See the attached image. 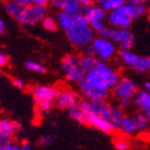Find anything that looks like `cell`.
<instances>
[{
	"mask_svg": "<svg viewBox=\"0 0 150 150\" xmlns=\"http://www.w3.org/2000/svg\"><path fill=\"white\" fill-rule=\"evenodd\" d=\"M71 17V25L67 30H65L69 42L78 48H83L91 44L95 39V30L90 26L85 15L81 12Z\"/></svg>",
	"mask_w": 150,
	"mask_h": 150,
	"instance_id": "obj_1",
	"label": "cell"
},
{
	"mask_svg": "<svg viewBox=\"0 0 150 150\" xmlns=\"http://www.w3.org/2000/svg\"><path fill=\"white\" fill-rule=\"evenodd\" d=\"M84 79L93 85L110 90L119 81L120 76L115 67L108 64L106 61L99 59L95 67L85 73Z\"/></svg>",
	"mask_w": 150,
	"mask_h": 150,
	"instance_id": "obj_2",
	"label": "cell"
},
{
	"mask_svg": "<svg viewBox=\"0 0 150 150\" xmlns=\"http://www.w3.org/2000/svg\"><path fill=\"white\" fill-rule=\"evenodd\" d=\"M102 37H106L117 44L121 50H129L134 45V37L129 28H108L106 26L99 34Z\"/></svg>",
	"mask_w": 150,
	"mask_h": 150,
	"instance_id": "obj_3",
	"label": "cell"
},
{
	"mask_svg": "<svg viewBox=\"0 0 150 150\" xmlns=\"http://www.w3.org/2000/svg\"><path fill=\"white\" fill-rule=\"evenodd\" d=\"M82 13L87 18L90 26L93 28L95 33L100 34L107 26L105 24V19L107 18V12L102 6L93 2L89 4L83 5Z\"/></svg>",
	"mask_w": 150,
	"mask_h": 150,
	"instance_id": "obj_4",
	"label": "cell"
},
{
	"mask_svg": "<svg viewBox=\"0 0 150 150\" xmlns=\"http://www.w3.org/2000/svg\"><path fill=\"white\" fill-rule=\"evenodd\" d=\"M61 67L69 82L79 83L85 77V71L81 67L80 58L76 55H66L61 60Z\"/></svg>",
	"mask_w": 150,
	"mask_h": 150,
	"instance_id": "obj_5",
	"label": "cell"
},
{
	"mask_svg": "<svg viewBox=\"0 0 150 150\" xmlns=\"http://www.w3.org/2000/svg\"><path fill=\"white\" fill-rule=\"evenodd\" d=\"M46 16V8L45 5L30 3L24 5L16 17V20L23 25H35L41 23Z\"/></svg>",
	"mask_w": 150,
	"mask_h": 150,
	"instance_id": "obj_6",
	"label": "cell"
},
{
	"mask_svg": "<svg viewBox=\"0 0 150 150\" xmlns=\"http://www.w3.org/2000/svg\"><path fill=\"white\" fill-rule=\"evenodd\" d=\"M91 46L95 50L96 57L103 61L111 60L117 54V48H115V43L108 38L102 37L100 35L93 40Z\"/></svg>",
	"mask_w": 150,
	"mask_h": 150,
	"instance_id": "obj_7",
	"label": "cell"
},
{
	"mask_svg": "<svg viewBox=\"0 0 150 150\" xmlns=\"http://www.w3.org/2000/svg\"><path fill=\"white\" fill-rule=\"evenodd\" d=\"M138 91V85L130 78H120L112 87V93L119 101L123 99H133Z\"/></svg>",
	"mask_w": 150,
	"mask_h": 150,
	"instance_id": "obj_8",
	"label": "cell"
},
{
	"mask_svg": "<svg viewBox=\"0 0 150 150\" xmlns=\"http://www.w3.org/2000/svg\"><path fill=\"white\" fill-rule=\"evenodd\" d=\"M79 105L85 110L87 115H100L105 120L110 108V104H108L105 100H89L86 98L80 101Z\"/></svg>",
	"mask_w": 150,
	"mask_h": 150,
	"instance_id": "obj_9",
	"label": "cell"
},
{
	"mask_svg": "<svg viewBox=\"0 0 150 150\" xmlns=\"http://www.w3.org/2000/svg\"><path fill=\"white\" fill-rule=\"evenodd\" d=\"M80 100L78 95L68 88H62L59 89V93L55 100V104L58 108L63 110H69L71 108L79 105Z\"/></svg>",
	"mask_w": 150,
	"mask_h": 150,
	"instance_id": "obj_10",
	"label": "cell"
},
{
	"mask_svg": "<svg viewBox=\"0 0 150 150\" xmlns=\"http://www.w3.org/2000/svg\"><path fill=\"white\" fill-rule=\"evenodd\" d=\"M79 88L84 98L89 100H106L109 96V89H104L93 85L85 79H83L79 83Z\"/></svg>",
	"mask_w": 150,
	"mask_h": 150,
	"instance_id": "obj_11",
	"label": "cell"
},
{
	"mask_svg": "<svg viewBox=\"0 0 150 150\" xmlns=\"http://www.w3.org/2000/svg\"><path fill=\"white\" fill-rule=\"evenodd\" d=\"M59 89L52 85H37L32 89V95L36 103L50 101L55 102Z\"/></svg>",
	"mask_w": 150,
	"mask_h": 150,
	"instance_id": "obj_12",
	"label": "cell"
},
{
	"mask_svg": "<svg viewBox=\"0 0 150 150\" xmlns=\"http://www.w3.org/2000/svg\"><path fill=\"white\" fill-rule=\"evenodd\" d=\"M108 23L110 26L112 28H129L131 23H132V19L124 12L122 6L115 10L110 11L109 14L107 16Z\"/></svg>",
	"mask_w": 150,
	"mask_h": 150,
	"instance_id": "obj_13",
	"label": "cell"
},
{
	"mask_svg": "<svg viewBox=\"0 0 150 150\" xmlns=\"http://www.w3.org/2000/svg\"><path fill=\"white\" fill-rule=\"evenodd\" d=\"M133 105L150 121V93L145 89L138 90L133 97Z\"/></svg>",
	"mask_w": 150,
	"mask_h": 150,
	"instance_id": "obj_14",
	"label": "cell"
},
{
	"mask_svg": "<svg viewBox=\"0 0 150 150\" xmlns=\"http://www.w3.org/2000/svg\"><path fill=\"white\" fill-rule=\"evenodd\" d=\"M87 124L104 133H111L113 130H115V128H113V126L111 125L108 121H106L105 119L100 117V115H88Z\"/></svg>",
	"mask_w": 150,
	"mask_h": 150,
	"instance_id": "obj_15",
	"label": "cell"
},
{
	"mask_svg": "<svg viewBox=\"0 0 150 150\" xmlns=\"http://www.w3.org/2000/svg\"><path fill=\"white\" fill-rule=\"evenodd\" d=\"M119 60L122 64H124L127 67L134 69L138 67L139 62L141 60V57L139 55H137L135 53H133L131 48L129 50H121L119 53Z\"/></svg>",
	"mask_w": 150,
	"mask_h": 150,
	"instance_id": "obj_16",
	"label": "cell"
},
{
	"mask_svg": "<svg viewBox=\"0 0 150 150\" xmlns=\"http://www.w3.org/2000/svg\"><path fill=\"white\" fill-rule=\"evenodd\" d=\"M20 130L19 124L10 119H0V135L12 139Z\"/></svg>",
	"mask_w": 150,
	"mask_h": 150,
	"instance_id": "obj_17",
	"label": "cell"
},
{
	"mask_svg": "<svg viewBox=\"0 0 150 150\" xmlns=\"http://www.w3.org/2000/svg\"><path fill=\"white\" fill-rule=\"evenodd\" d=\"M118 129L124 135H133L138 132V129H137V125H135L133 117L125 115H124L122 120L119 123Z\"/></svg>",
	"mask_w": 150,
	"mask_h": 150,
	"instance_id": "obj_18",
	"label": "cell"
},
{
	"mask_svg": "<svg viewBox=\"0 0 150 150\" xmlns=\"http://www.w3.org/2000/svg\"><path fill=\"white\" fill-rule=\"evenodd\" d=\"M122 8L132 20H135V19L142 17V16L145 15L146 13L145 4H132V3L125 2L122 5Z\"/></svg>",
	"mask_w": 150,
	"mask_h": 150,
	"instance_id": "obj_19",
	"label": "cell"
},
{
	"mask_svg": "<svg viewBox=\"0 0 150 150\" xmlns=\"http://www.w3.org/2000/svg\"><path fill=\"white\" fill-rule=\"evenodd\" d=\"M123 117H124V112H123V108L120 105H110L106 120L113 126L115 129H118L119 123Z\"/></svg>",
	"mask_w": 150,
	"mask_h": 150,
	"instance_id": "obj_20",
	"label": "cell"
},
{
	"mask_svg": "<svg viewBox=\"0 0 150 150\" xmlns=\"http://www.w3.org/2000/svg\"><path fill=\"white\" fill-rule=\"evenodd\" d=\"M82 8H83V4L79 0H66L61 10L63 12L69 14V15L74 16L76 14H79V13L82 12Z\"/></svg>",
	"mask_w": 150,
	"mask_h": 150,
	"instance_id": "obj_21",
	"label": "cell"
},
{
	"mask_svg": "<svg viewBox=\"0 0 150 150\" xmlns=\"http://www.w3.org/2000/svg\"><path fill=\"white\" fill-rule=\"evenodd\" d=\"M69 117L78 123L87 124L88 115L80 105H78V106H76V107L71 108V109H69Z\"/></svg>",
	"mask_w": 150,
	"mask_h": 150,
	"instance_id": "obj_22",
	"label": "cell"
},
{
	"mask_svg": "<svg viewBox=\"0 0 150 150\" xmlns=\"http://www.w3.org/2000/svg\"><path fill=\"white\" fill-rule=\"evenodd\" d=\"M133 119H134L138 132H145V131H147L150 125V121L148 120V118L142 112V111L135 113Z\"/></svg>",
	"mask_w": 150,
	"mask_h": 150,
	"instance_id": "obj_23",
	"label": "cell"
},
{
	"mask_svg": "<svg viewBox=\"0 0 150 150\" xmlns=\"http://www.w3.org/2000/svg\"><path fill=\"white\" fill-rule=\"evenodd\" d=\"M3 5H4V8L8 12V15L14 17L15 19L23 8V5H21L20 3L15 1V0H4Z\"/></svg>",
	"mask_w": 150,
	"mask_h": 150,
	"instance_id": "obj_24",
	"label": "cell"
},
{
	"mask_svg": "<svg viewBox=\"0 0 150 150\" xmlns=\"http://www.w3.org/2000/svg\"><path fill=\"white\" fill-rule=\"evenodd\" d=\"M98 59L96 56H88V55H84L82 58H80V63H81V67L83 68V70L87 73L90 69H93L96 66L98 62Z\"/></svg>",
	"mask_w": 150,
	"mask_h": 150,
	"instance_id": "obj_25",
	"label": "cell"
},
{
	"mask_svg": "<svg viewBox=\"0 0 150 150\" xmlns=\"http://www.w3.org/2000/svg\"><path fill=\"white\" fill-rule=\"evenodd\" d=\"M58 24H59V26H60L61 28H62L63 30H67L68 28H70V25H71V22H73V17H71V15H69V14H67V13L63 12V11H61L59 14H58Z\"/></svg>",
	"mask_w": 150,
	"mask_h": 150,
	"instance_id": "obj_26",
	"label": "cell"
},
{
	"mask_svg": "<svg viewBox=\"0 0 150 150\" xmlns=\"http://www.w3.org/2000/svg\"><path fill=\"white\" fill-rule=\"evenodd\" d=\"M24 67L30 71L36 74H44L46 71V68L42 63H39L35 60H28L24 62Z\"/></svg>",
	"mask_w": 150,
	"mask_h": 150,
	"instance_id": "obj_27",
	"label": "cell"
},
{
	"mask_svg": "<svg viewBox=\"0 0 150 150\" xmlns=\"http://www.w3.org/2000/svg\"><path fill=\"white\" fill-rule=\"evenodd\" d=\"M42 26L45 30H48V32H55L58 28V21L56 20L54 17H50V16H45V18L42 20Z\"/></svg>",
	"mask_w": 150,
	"mask_h": 150,
	"instance_id": "obj_28",
	"label": "cell"
},
{
	"mask_svg": "<svg viewBox=\"0 0 150 150\" xmlns=\"http://www.w3.org/2000/svg\"><path fill=\"white\" fill-rule=\"evenodd\" d=\"M135 71L140 74L149 73L150 71V57H141L138 67L135 68Z\"/></svg>",
	"mask_w": 150,
	"mask_h": 150,
	"instance_id": "obj_29",
	"label": "cell"
},
{
	"mask_svg": "<svg viewBox=\"0 0 150 150\" xmlns=\"http://www.w3.org/2000/svg\"><path fill=\"white\" fill-rule=\"evenodd\" d=\"M125 3V0H106L105 2L102 4V8L106 11V12H110V11L118 8L122 6Z\"/></svg>",
	"mask_w": 150,
	"mask_h": 150,
	"instance_id": "obj_30",
	"label": "cell"
},
{
	"mask_svg": "<svg viewBox=\"0 0 150 150\" xmlns=\"http://www.w3.org/2000/svg\"><path fill=\"white\" fill-rule=\"evenodd\" d=\"M113 145H115V149H118V150H128L131 148L129 141L125 138H118L115 141Z\"/></svg>",
	"mask_w": 150,
	"mask_h": 150,
	"instance_id": "obj_31",
	"label": "cell"
},
{
	"mask_svg": "<svg viewBox=\"0 0 150 150\" xmlns=\"http://www.w3.org/2000/svg\"><path fill=\"white\" fill-rule=\"evenodd\" d=\"M53 102H50V101H44V102L37 103V108L40 112H48L50 111V109L53 108Z\"/></svg>",
	"mask_w": 150,
	"mask_h": 150,
	"instance_id": "obj_32",
	"label": "cell"
},
{
	"mask_svg": "<svg viewBox=\"0 0 150 150\" xmlns=\"http://www.w3.org/2000/svg\"><path fill=\"white\" fill-rule=\"evenodd\" d=\"M53 143V137L52 135H43L39 139V144L41 146H50Z\"/></svg>",
	"mask_w": 150,
	"mask_h": 150,
	"instance_id": "obj_33",
	"label": "cell"
},
{
	"mask_svg": "<svg viewBox=\"0 0 150 150\" xmlns=\"http://www.w3.org/2000/svg\"><path fill=\"white\" fill-rule=\"evenodd\" d=\"M11 142H12V139L4 138L0 135V150H8Z\"/></svg>",
	"mask_w": 150,
	"mask_h": 150,
	"instance_id": "obj_34",
	"label": "cell"
},
{
	"mask_svg": "<svg viewBox=\"0 0 150 150\" xmlns=\"http://www.w3.org/2000/svg\"><path fill=\"white\" fill-rule=\"evenodd\" d=\"M120 106L125 109V108H128L133 104V99H123V100H120Z\"/></svg>",
	"mask_w": 150,
	"mask_h": 150,
	"instance_id": "obj_35",
	"label": "cell"
},
{
	"mask_svg": "<svg viewBox=\"0 0 150 150\" xmlns=\"http://www.w3.org/2000/svg\"><path fill=\"white\" fill-rule=\"evenodd\" d=\"M8 64V57L3 53L2 50H0V67H4Z\"/></svg>",
	"mask_w": 150,
	"mask_h": 150,
	"instance_id": "obj_36",
	"label": "cell"
},
{
	"mask_svg": "<svg viewBox=\"0 0 150 150\" xmlns=\"http://www.w3.org/2000/svg\"><path fill=\"white\" fill-rule=\"evenodd\" d=\"M13 84H14V86H16L17 88H19V89H23V88L25 87L24 80H22V79H19V78H16V79H14V80H13Z\"/></svg>",
	"mask_w": 150,
	"mask_h": 150,
	"instance_id": "obj_37",
	"label": "cell"
},
{
	"mask_svg": "<svg viewBox=\"0 0 150 150\" xmlns=\"http://www.w3.org/2000/svg\"><path fill=\"white\" fill-rule=\"evenodd\" d=\"M66 0H50V4L56 8H62Z\"/></svg>",
	"mask_w": 150,
	"mask_h": 150,
	"instance_id": "obj_38",
	"label": "cell"
},
{
	"mask_svg": "<svg viewBox=\"0 0 150 150\" xmlns=\"http://www.w3.org/2000/svg\"><path fill=\"white\" fill-rule=\"evenodd\" d=\"M83 52H84V55L95 56V50H93V47L91 46V44L87 45L85 47H83Z\"/></svg>",
	"mask_w": 150,
	"mask_h": 150,
	"instance_id": "obj_39",
	"label": "cell"
},
{
	"mask_svg": "<svg viewBox=\"0 0 150 150\" xmlns=\"http://www.w3.org/2000/svg\"><path fill=\"white\" fill-rule=\"evenodd\" d=\"M32 148H33L32 144H30V142H28V141H23V142L20 143L21 150H30V149H32Z\"/></svg>",
	"mask_w": 150,
	"mask_h": 150,
	"instance_id": "obj_40",
	"label": "cell"
},
{
	"mask_svg": "<svg viewBox=\"0 0 150 150\" xmlns=\"http://www.w3.org/2000/svg\"><path fill=\"white\" fill-rule=\"evenodd\" d=\"M126 3H132V4H145L147 0H125Z\"/></svg>",
	"mask_w": 150,
	"mask_h": 150,
	"instance_id": "obj_41",
	"label": "cell"
},
{
	"mask_svg": "<svg viewBox=\"0 0 150 150\" xmlns=\"http://www.w3.org/2000/svg\"><path fill=\"white\" fill-rule=\"evenodd\" d=\"M5 32V23L2 20V18H0V35H2Z\"/></svg>",
	"mask_w": 150,
	"mask_h": 150,
	"instance_id": "obj_42",
	"label": "cell"
},
{
	"mask_svg": "<svg viewBox=\"0 0 150 150\" xmlns=\"http://www.w3.org/2000/svg\"><path fill=\"white\" fill-rule=\"evenodd\" d=\"M15 1H17V2H19L21 5H28V4H30V3H32L30 2V0H15Z\"/></svg>",
	"mask_w": 150,
	"mask_h": 150,
	"instance_id": "obj_43",
	"label": "cell"
},
{
	"mask_svg": "<svg viewBox=\"0 0 150 150\" xmlns=\"http://www.w3.org/2000/svg\"><path fill=\"white\" fill-rule=\"evenodd\" d=\"M144 89L147 90L148 93H150V81H147V82L144 83Z\"/></svg>",
	"mask_w": 150,
	"mask_h": 150,
	"instance_id": "obj_44",
	"label": "cell"
},
{
	"mask_svg": "<svg viewBox=\"0 0 150 150\" xmlns=\"http://www.w3.org/2000/svg\"><path fill=\"white\" fill-rule=\"evenodd\" d=\"M83 5H86V4H89V3H93L95 2V0H79Z\"/></svg>",
	"mask_w": 150,
	"mask_h": 150,
	"instance_id": "obj_45",
	"label": "cell"
},
{
	"mask_svg": "<svg viewBox=\"0 0 150 150\" xmlns=\"http://www.w3.org/2000/svg\"><path fill=\"white\" fill-rule=\"evenodd\" d=\"M148 17H149V19H150V11H148Z\"/></svg>",
	"mask_w": 150,
	"mask_h": 150,
	"instance_id": "obj_46",
	"label": "cell"
}]
</instances>
